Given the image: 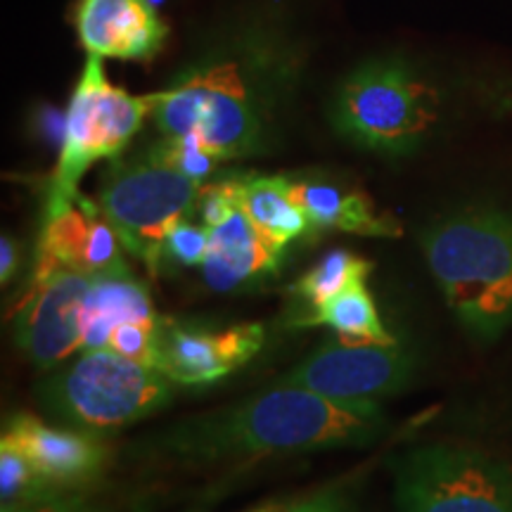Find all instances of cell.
Instances as JSON below:
<instances>
[{
  "mask_svg": "<svg viewBox=\"0 0 512 512\" xmlns=\"http://www.w3.org/2000/svg\"><path fill=\"white\" fill-rule=\"evenodd\" d=\"M377 401H347L280 387L252 399L178 420L147 439L145 451L183 465L368 448L387 432Z\"/></svg>",
  "mask_w": 512,
  "mask_h": 512,
  "instance_id": "1",
  "label": "cell"
},
{
  "mask_svg": "<svg viewBox=\"0 0 512 512\" xmlns=\"http://www.w3.org/2000/svg\"><path fill=\"white\" fill-rule=\"evenodd\" d=\"M425 261L467 330L494 339L512 323V216L465 209L420 235Z\"/></svg>",
  "mask_w": 512,
  "mask_h": 512,
  "instance_id": "2",
  "label": "cell"
},
{
  "mask_svg": "<svg viewBox=\"0 0 512 512\" xmlns=\"http://www.w3.org/2000/svg\"><path fill=\"white\" fill-rule=\"evenodd\" d=\"M41 408L64 427L105 434L162 411L174 382L162 370L112 349H83L36 387Z\"/></svg>",
  "mask_w": 512,
  "mask_h": 512,
  "instance_id": "3",
  "label": "cell"
},
{
  "mask_svg": "<svg viewBox=\"0 0 512 512\" xmlns=\"http://www.w3.org/2000/svg\"><path fill=\"white\" fill-rule=\"evenodd\" d=\"M202 190V181L183 174L162 147L152 145L143 155L112 159L102 174L98 207L121 247L157 275L166 238L174 226L195 216Z\"/></svg>",
  "mask_w": 512,
  "mask_h": 512,
  "instance_id": "4",
  "label": "cell"
},
{
  "mask_svg": "<svg viewBox=\"0 0 512 512\" xmlns=\"http://www.w3.org/2000/svg\"><path fill=\"white\" fill-rule=\"evenodd\" d=\"M150 105L164 138L192 140L219 162L256 155L266 140L259 100L233 64L192 69Z\"/></svg>",
  "mask_w": 512,
  "mask_h": 512,
  "instance_id": "5",
  "label": "cell"
},
{
  "mask_svg": "<svg viewBox=\"0 0 512 512\" xmlns=\"http://www.w3.org/2000/svg\"><path fill=\"white\" fill-rule=\"evenodd\" d=\"M434 88L401 60H370L339 83L332 100V126L351 143L408 155L437 121Z\"/></svg>",
  "mask_w": 512,
  "mask_h": 512,
  "instance_id": "6",
  "label": "cell"
},
{
  "mask_svg": "<svg viewBox=\"0 0 512 512\" xmlns=\"http://www.w3.org/2000/svg\"><path fill=\"white\" fill-rule=\"evenodd\" d=\"M389 467L396 512H512V467L477 448L418 446Z\"/></svg>",
  "mask_w": 512,
  "mask_h": 512,
  "instance_id": "7",
  "label": "cell"
},
{
  "mask_svg": "<svg viewBox=\"0 0 512 512\" xmlns=\"http://www.w3.org/2000/svg\"><path fill=\"white\" fill-rule=\"evenodd\" d=\"M102 57L91 55L64 121L62 152L50 178L46 204H62L81 195L79 181L100 159H114L131 143L147 114H152L150 95L121 91L107 81Z\"/></svg>",
  "mask_w": 512,
  "mask_h": 512,
  "instance_id": "8",
  "label": "cell"
},
{
  "mask_svg": "<svg viewBox=\"0 0 512 512\" xmlns=\"http://www.w3.org/2000/svg\"><path fill=\"white\" fill-rule=\"evenodd\" d=\"M415 370L418 358L399 342H354L337 337L306 356L280 384L309 389L330 399L377 401L406 389Z\"/></svg>",
  "mask_w": 512,
  "mask_h": 512,
  "instance_id": "9",
  "label": "cell"
},
{
  "mask_svg": "<svg viewBox=\"0 0 512 512\" xmlns=\"http://www.w3.org/2000/svg\"><path fill=\"white\" fill-rule=\"evenodd\" d=\"M93 275L64 266H34L12 318L15 344L31 363L53 370L83 349V309Z\"/></svg>",
  "mask_w": 512,
  "mask_h": 512,
  "instance_id": "10",
  "label": "cell"
},
{
  "mask_svg": "<svg viewBox=\"0 0 512 512\" xmlns=\"http://www.w3.org/2000/svg\"><path fill=\"white\" fill-rule=\"evenodd\" d=\"M264 337L259 323L219 330L159 318L157 370L183 387L219 382L252 361L264 347Z\"/></svg>",
  "mask_w": 512,
  "mask_h": 512,
  "instance_id": "11",
  "label": "cell"
},
{
  "mask_svg": "<svg viewBox=\"0 0 512 512\" xmlns=\"http://www.w3.org/2000/svg\"><path fill=\"white\" fill-rule=\"evenodd\" d=\"M3 444L22 451L46 484L60 491L88 489L112 460L100 434L53 427L31 413H15L3 425Z\"/></svg>",
  "mask_w": 512,
  "mask_h": 512,
  "instance_id": "12",
  "label": "cell"
},
{
  "mask_svg": "<svg viewBox=\"0 0 512 512\" xmlns=\"http://www.w3.org/2000/svg\"><path fill=\"white\" fill-rule=\"evenodd\" d=\"M121 242L110 223L86 197L46 204L36 266H64L88 275L126 271Z\"/></svg>",
  "mask_w": 512,
  "mask_h": 512,
  "instance_id": "13",
  "label": "cell"
},
{
  "mask_svg": "<svg viewBox=\"0 0 512 512\" xmlns=\"http://www.w3.org/2000/svg\"><path fill=\"white\" fill-rule=\"evenodd\" d=\"M76 29L88 55L117 60H150L166 38V27L147 0H81Z\"/></svg>",
  "mask_w": 512,
  "mask_h": 512,
  "instance_id": "14",
  "label": "cell"
},
{
  "mask_svg": "<svg viewBox=\"0 0 512 512\" xmlns=\"http://www.w3.org/2000/svg\"><path fill=\"white\" fill-rule=\"evenodd\" d=\"M209 230V252L204 259V280L211 290L230 292L261 283L283 264L285 249L259 233L240 207Z\"/></svg>",
  "mask_w": 512,
  "mask_h": 512,
  "instance_id": "15",
  "label": "cell"
},
{
  "mask_svg": "<svg viewBox=\"0 0 512 512\" xmlns=\"http://www.w3.org/2000/svg\"><path fill=\"white\" fill-rule=\"evenodd\" d=\"M292 197L306 214L313 233L368 235V238H399L401 223L375 207L363 190L335 181L332 176H290Z\"/></svg>",
  "mask_w": 512,
  "mask_h": 512,
  "instance_id": "16",
  "label": "cell"
},
{
  "mask_svg": "<svg viewBox=\"0 0 512 512\" xmlns=\"http://www.w3.org/2000/svg\"><path fill=\"white\" fill-rule=\"evenodd\" d=\"M145 285L131 271L93 275L83 309V349H107L110 332L126 320H155ZM81 349V351H83Z\"/></svg>",
  "mask_w": 512,
  "mask_h": 512,
  "instance_id": "17",
  "label": "cell"
},
{
  "mask_svg": "<svg viewBox=\"0 0 512 512\" xmlns=\"http://www.w3.org/2000/svg\"><path fill=\"white\" fill-rule=\"evenodd\" d=\"M233 185L240 209L268 240L287 247L311 233L309 219L292 197L290 176H240Z\"/></svg>",
  "mask_w": 512,
  "mask_h": 512,
  "instance_id": "18",
  "label": "cell"
},
{
  "mask_svg": "<svg viewBox=\"0 0 512 512\" xmlns=\"http://www.w3.org/2000/svg\"><path fill=\"white\" fill-rule=\"evenodd\" d=\"M306 323L328 325L337 332V337L354 339V342H396L392 332L384 328L375 299L370 297L366 283L354 285L337 294L328 304L320 306Z\"/></svg>",
  "mask_w": 512,
  "mask_h": 512,
  "instance_id": "19",
  "label": "cell"
},
{
  "mask_svg": "<svg viewBox=\"0 0 512 512\" xmlns=\"http://www.w3.org/2000/svg\"><path fill=\"white\" fill-rule=\"evenodd\" d=\"M373 273V264L363 256H358L349 249H335L325 254L316 266L309 268L297 285L292 287L313 311L325 306L337 294H342L349 287L366 283L368 275Z\"/></svg>",
  "mask_w": 512,
  "mask_h": 512,
  "instance_id": "20",
  "label": "cell"
},
{
  "mask_svg": "<svg viewBox=\"0 0 512 512\" xmlns=\"http://www.w3.org/2000/svg\"><path fill=\"white\" fill-rule=\"evenodd\" d=\"M57 491L43 482L22 451L0 441V512L36 503Z\"/></svg>",
  "mask_w": 512,
  "mask_h": 512,
  "instance_id": "21",
  "label": "cell"
},
{
  "mask_svg": "<svg viewBox=\"0 0 512 512\" xmlns=\"http://www.w3.org/2000/svg\"><path fill=\"white\" fill-rule=\"evenodd\" d=\"M157 328L159 316L155 320H126L110 332L107 349L157 368Z\"/></svg>",
  "mask_w": 512,
  "mask_h": 512,
  "instance_id": "22",
  "label": "cell"
},
{
  "mask_svg": "<svg viewBox=\"0 0 512 512\" xmlns=\"http://www.w3.org/2000/svg\"><path fill=\"white\" fill-rule=\"evenodd\" d=\"M209 252V230L204 226L183 221L174 226L164 242V256L185 268L202 266Z\"/></svg>",
  "mask_w": 512,
  "mask_h": 512,
  "instance_id": "23",
  "label": "cell"
},
{
  "mask_svg": "<svg viewBox=\"0 0 512 512\" xmlns=\"http://www.w3.org/2000/svg\"><path fill=\"white\" fill-rule=\"evenodd\" d=\"M5 512H121L117 505L107 503L105 498H95L86 489L57 491V494L41 498V501L22 505V508Z\"/></svg>",
  "mask_w": 512,
  "mask_h": 512,
  "instance_id": "24",
  "label": "cell"
},
{
  "mask_svg": "<svg viewBox=\"0 0 512 512\" xmlns=\"http://www.w3.org/2000/svg\"><path fill=\"white\" fill-rule=\"evenodd\" d=\"M278 512H356L354 498L342 486H328L316 494L294 501L290 505H280Z\"/></svg>",
  "mask_w": 512,
  "mask_h": 512,
  "instance_id": "25",
  "label": "cell"
},
{
  "mask_svg": "<svg viewBox=\"0 0 512 512\" xmlns=\"http://www.w3.org/2000/svg\"><path fill=\"white\" fill-rule=\"evenodd\" d=\"M19 268H22V247L15 238L3 235L0 240V283L8 285L10 280H15Z\"/></svg>",
  "mask_w": 512,
  "mask_h": 512,
  "instance_id": "26",
  "label": "cell"
},
{
  "mask_svg": "<svg viewBox=\"0 0 512 512\" xmlns=\"http://www.w3.org/2000/svg\"><path fill=\"white\" fill-rule=\"evenodd\" d=\"M278 508H280V503L278 505H264V508H259L254 512H278Z\"/></svg>",
  "mask_w": 512,
  "mask_h": 512,
  "instance_id": "27",
  "label": "cell"
}]
</instances>
